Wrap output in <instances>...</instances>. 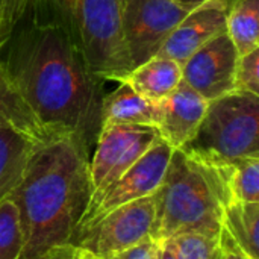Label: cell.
Returning a JSON list of instances; mask_svg holds the SVG:
<instances>
[{
    "label": "cell",
    "mask_w": 259,
    "mask_h": 259,
    "mask_svg": "<svg viewBox=\"0 0 259 259\" xmlns=\"http://www.w3.org/2000/svg\"><path fill=\"white\" fill-rule=\"evenodd\" d=\"M240 55L228 33H222L196 50L181 67L182 80L211 102L235 91L234 77Z\"/></svg>",
    "instance_id": "30bf717a"
},
{
    "label": "cell",
    "mask_w": 259,
    "mask_h": 259,
    "mask_svg": "<svg viewBox=\"0 0 259 259\" xmlns=\"http://www.w3.org/2000/svg\"><path fill=\"white\" fill-rule=\"evenodd\" d=\"M120 85L103 96L102 102V126L103 124H158V105L141 97L127 83Z\"/></svg>",
    "instance_id": "9a60e30c"
},
{
    "label": "cell",
    "mask_w": 259,
    "mask_h": 259,
    "mask_svg": "<svg viewBox=\"0 0 259 259\" xmlns=\"http://www.w3.org/2000/svg\"><path fill=\"white\" fill-rule=\"evenodd\" d=\"M2 126L12 127L36 143L52 138L21 97L0 58V127Z\"/></svg>",
    "instance_id": "2e32d148"
},
{
    "label": "cell",
    "mask_w": 259,
    "mask_h": 259,
    "mask_svg": "<svg viewBox=\"0 0 259 259\" xmlns=\"http://www.w3.org/2000/svg\"><path fill=\"white\" fill-rule=\"evenodd\" d=\"M220 255L219 259H250L246 253H243L223 232H220Z\"/></svg>",
    "instance_id": "484cf974"
},
{
    "label": "cell",
    "mask_w": 259,
    "mask_h": 259,
    "mask_svg": "<svg viewBox=\"0 0 259 259\" xmlns=\"http://www.w3.org/2000/svg\"><path fill=\"white\" fill-rule=\"evenodd\" d=\"M231 0H205L190 9L170 33L156 56H164L182 65L196 50L226 32Z\"/></svg>",
    "instance_id": "8fae6325"
},
{
    "label": "cell",
    "mask_w": 259,
    "mask_h": 259,
    "mask_svg": "<svg viewBox=\"0 0 259 259\" xmlns=\"http://www.w3.org/2000/svg\"><path fill=\"white\" fill-rule=\"evenodd\" d=\"M226 33L240 56L259 49V0H231Z\"/></svg>",
    "instance_id": "d6986e66"
},
{
    "label": "cell",
    "mask_w": 259,
    "mask_h": 259,
    "mask_svg": "<svg viewBox=\"0 0 259 259\" xmlns=\"http://www.w3.org/2000/svg\"><path fill=\"white\" fill-rule=\"evenodd\" d=\"M179 150L203 164L259 158V96L232 91L208 102L194 137Z\"/></svg>",
    "instance_id": "5b68a950"
},
{
    "label": "cell",
    "mask_w": 259,
    "mask_h": 259,
    "mask_svg": "<svg viewBox=\"0 0 259 259\" xmlns=\"http://www.w3.org/2000/svg\"><path fill=\"white\" fill-rule=\"evenodd\" d=\"M176 2H178L179 5L188 8V9H193L194 6H197L199 3H202V2H205V0H176Z\"/></svg>",
    "instance_id": "83f0119b"
},
{
    "label": "cell",
    "mask_w": 259,
    "mask_h": 259,
    "mask_svg": "<svg viewBox=\"0 0 259 259\" xmlns=\"http://www.w3.org/2000/svg\"><path fill=\"white\" fill-rule=\"evenodd\" d=\"M259 202H238L223 206L222 229L243 253L259 259Z\"/></svg>",
    "instance_id": "ac0fdd59"
},
{
    "label": "cell",
    "mask_w": 259,
    "mask_h": 259,
    "mask_svg": "<svg viewBox=\"0 0 259 259\" xmlns=\"http://www.w3.org/2000/svg\"><path fill=\"white\" fill-rule=\"evenodd\" d=\"M188 11L176 0H123V36L132 68L159 53Z\"/></svg>",
    "instance_id": "ba28073f"
},
{
    "label": "cell",
    "mask_w": 259,
    "mask_h": 259,
    "mask_svg": "<svg viewBox=\"0 0 259 259\" xmlns=\"http://www.w3.org/2000/svg\"><path fill=\"white\" fill-rule=\"evenodd\" d=\"M36 144L39 143L12 127H0V203L18 185L27 159Z\"/></svg>",
    "instance_id": "e0dca14e"
},
{
    "label": "cell",
    "mask_w": 259,
    "mask_h": 259,
    "mask_svg": "<svg viewBox=\"0 0 259 259\" xmlns=\"http://www.w3.org/2000/svg\"><path fill=\"white\" fill-rule=\"evenodd\" d=\"M156 105V131L167 144L179 150L194 137L206 112L208 100L182 80L171 94Z\"/></svg>",
    "instance_id": "7c38bea8"
},
{
    "label": "cell",
    "mask_w": 259,
    "mask_h": 259,
    "mask_svg": "<svg viewBox=\"0 0 259 259\" xmlns=\"http://www.w3.org/2000/svg\"><path fill=\"white\" fill-rule=\"evenodd\" d=\"M153 220L152 194L117 206L79 228L71 244L97 259H111L150 240Z\"/></svg>",
    "instance_id": "8992f818"
},
{
    "label": "cell",
    "mask_w": 259,
    "mask_h": 259,
    "mask_svg": "<svg viewBox=\"0 0 259 259\" xmlns=\"http://www.w3.org/2000/svg\"><path fill=\"white\" fill-rule=\"evenodd\" d=\"M11 32H12V30H8V29H0V50H2V47L5 46V42L8 41V38H9Z\"/></svg>",
    "instance_id": "f1b7e54d"
},
{
    "label": "cell",
    "mask_w": 259,
    "mask_h": 259,
    "mask_svg": "<svg viewBox=\"0 0 259 259\" xmlns=\"http://www.w3.org/2000/svg\"><path fill=\"white\" fill-rule=\"evenodd\" d=\"M42 259H97L93 256L91 253H88L87 250L73 246V244H65L61 247L53 249L52 252H49Z\"/></svg>",
    "instance_id": "d4e9b609"
},
{
    "label": "cell",
    "mask_w": 259,
    "mask_h": 259,
    "mask_svg": "<svg viewBox=\"0 0 259 259\" xmlns=\"http://www.w3.org/2000/svg\"><path fill=\"white\" fill-rule=\"evenodd\" d=\"M219 255H220V253H219ZM217 259H219V256H217Z\"/></svg>",
    "instance_id": "f546056e"
},
{
    "label": "cell",
    "mask_w": 259,
    "mask_h": 259,
    "mask_svg": "<svg viewBox=\"0 0 259 259\" xmlns=\"http://www.w3.org/2000/svg\"><path fill=\"white\" fill-rule=\"evenodd\" d=\"M176 259H217L220 253V235L211 237L199 232H188L171 238Z\"/></svg>",
    "instance_id": "44dd1931"
},
{
    "label": "cell",
    "mask_w": 259,
    "mask_h": 259,
    "mask_svg": "<svg viewBox=\"0 0 259 259\" xmlns=\"http://www.w3.org/2000/svg\"><path fill=\"white\" fill-rule=\"evenodd\" d=\"M234 88L235 91H246L259 96V49L238 58Z\"/></svg>",
    "instance_id": "7402d4cb"
},
{
    "label": "cell",
    "mask_w": 259,
    "mask_h": 259,
    "mask_svg": "<svg viewBox=\"0 0 259 259\" xmlns=\"http://www.w3.org/2000/svg\"><path fill=\"white\" fill-rule=\"evenodd\" d=\"M93 76L120 80L132 70L123 36V0H49Z\"/></svg>",
    "instance_id": "277c9868"
},
{
    "label": "cell",
    "mask_w": 259,
    "mask_h": 259,
    "mask_svg": "<svg viewBox=\"0 0 259 259\" xmlns=\"http://www.w3.org/2000/svg\"><path fill=\"white\" fill-rule=\"evenodd\" d=\"M159 244V256L158 259H176V252L171 240H165Z\"/></svg>",
    "instance_id": "4316f807"
},
{
    "label": "cell",
    "mask_w": 259,
    "mask_h": 259,
    "mask_svg": "<svg viewBox=\"0 0 259 259\" xmlns=\"http://www.w3.org/2000/svg\"><path fill=\"white\" fill-rule=\"evenodd\" d=\"M90 156L70 135L52 137L33 147L9 196L23 231L18 259H42L53 249L71 244L93 196Z\"/></svg>",
    "instance_id": "7a4b0ae2"
},
{
    "label": "cell",
    "mask_w": 259,
    "mask_h": 259,
    "mask_svg": "<svg viewBox=\"0 0 259 259\" xmlns=\"http://www.w3.org/2000/svg\"><path fill=\"white\" fill-rule=\"evenodd\" d=\"M158 138L153 126L103 124L90 156L91 199L124 175Z\"/></svg>",
    "instance_id": "52a82bcc"
},
{
    "label": "cell",
    "mask_w": 259,
    "mask_h": 259,
    "mask_svg": "<svg viewBox=\"0 0 259 259\" xmlns=\"http://www.w3.org/2000/svg\"><path fill=\"white\" fill-rule=\"evenodd\" d=\"M205 165L212 175L222 206L259 202V158H240Z\"/></svg>",
    "instance_id": "4fadbf2b"
},
{
    "label": "cell",
    "mask_w": 259,
    "mask_h": 259,
    "mask_svg": "<svg viewBox=\"0 0 259 259\" xmlns=\"http://www.w3.org/2000/svg\"><path fill=\"white\" fill-rule=\"evenodd\" d=\"M0 55L5 68L50 137L77 138L90 153L102 129L103 91L49 0H30Z\"/></svg>",
    "instance_id": "6da1fadb"
},
{
    "label": "cell",
    "mask_w": 259,
    "mask_h": 259,
    "mask_svg": "<svg viewBox=\"0 0 259 259\" xmlns=\"http://www.w3.org/2000/svg\"><path fill=\"white\" fill-rule=\"evenodd\" d=\"M153 203L150 240L155 243L188 232L220 235L223 206L212 175L182 150H173L162 182L153 193Z\"/></svg>",
    "instance_id": "3957f363"
},
{
    "label": "cell",
    "mask_w": 259,
    "mask_h": 259,
    "mask_svg": "<svg viewBox=\"0 0 259 259\" xmlns=\"http://www.w3.org/2000/svg\"><path fill=\"white\" fill-rule=\"evenodd\" d=\"M30 0H0V29L12 30Z\"/></svg>",
    "instance_id": "603a6c76"
},
{
    "label": "cell",
    "mask_w": 259,
    "mask_h": 259,
    "mask_svg": "<svg viewBox=\"0 0 259 259\" xmlns=\"http://www.w3.org/2000/svg\"><path fill=\"white\" fill-rule=\"evenodd\" d=\"M23 250L20 215L8 197L0 203V259H18Z\"/></svg>",
    "instance_id": "ffe728a7"
},
{
    "label": "cell",
    "mask_w": 259,
    "mask_h": 259,
    "mask_svg": "<svg viewBox=\"0 0 259 259\" xmlns=\"http://www.w3.org/2000/svg\"><path fill=\"white\" fill-rule=\"evenodd\" d=\"M159 256V244L153 240H147L120 255H115L111 259H158Z\"/></svg>",
    "instance_id": "cb8c5ba5"
},
{
    "label": "cell",
    "mask_w": 259,
    "mask_h": 259,
    "mask_svg": "<svg viewBox=\"0 0 259 259\" xmlns=\"http://www.w3.org/2000/svg\"><path fill=\"white\" fill-rule=\"evenodd\" d=\"M118 82L127 83L146 100L159 103L182 82V67L173 59L153 56L134 67Z\"/></svg>",
    "instance_id": "5bb4252c"
},
{
    "label": "cell",
    "mask_w": 259,
    "mask_h": 259,
    "mask_svg": "<svg viewBox=\"0 0 259 259\" xmlns=\"http://www.w3.org/2000/svg\"><path fill=\"white\" fill-rule=\"evenodd\" d=\"M173 150L175 149L159 137L124 175L90 200L79 228L117 206L152 196L162 182Z\"/></svg>",
    "instance_id": "9c48e42d"
}]
</instances>
